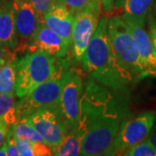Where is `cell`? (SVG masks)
Wrapping results in <instances>:
<instances>
[{
	"mask_svg": "<svg viewBox=\"0 0 156 156\" xmlns=\"http://www.w3.org/2000/svg\"><path fill=\"white\" fill-rule=\"evenodd\" d=\"M128 107L124 92L87 80L74 132L82 139L80 155H116L114 144L122 122L131 116Z\"/></svg>",
	"mask_w": 156,
	"mask_h": 156,
	"instance_id": "1",
	"label": "cell"
},
{
	"mask_svg": "<svg viewBox=\"0 0 156 156\" xmlns=\"http://www.w3.org/2000/svg\"><path fill=\"white\" fill-rule=\"evenodd\" d=\"M108 18L102 17L82 59L84 69L92 79L116 91H128L135 81L134 76L118 61L108 36Z\"/></svg>",
	"mask_w": 156,
	"mask_h": 156,
	"instance_id": "2",
	"label": "cell"
},
{
	"mask_svg": "<svg viewBox=\"0 0 156 156\" xmlns=\"http://www.w3.org/2000/svg\"><path fill=\"white\" fill-rule=\"evenodd\" d=\"M69 70L64 62H57L56 70L49 79L21 97L16 103L18 120L44 108H59L62 88Z\"/></svg>",
	"mask_w": 156,
	"mask_h": 156,
	"instance_id": "3",
	"label": "cell"
},
{
	"mask_svg": "<svg viewBox=\"0 0 156 156\" xmlns=\"http://www.w3.org/2000/svg\"><path fill=\"white\" fill-rule=\"evenodd\" d=\"M57 60L41 50H30L17 59L15 95L21 98L49 79L56 70Z\"/></svg>",
	"mask_w": 156,
	"mask_h": 156,
	"instance_id": "4",
	"label": "cell"
},
{
	"mask_svg": "<svg viewBox=\"0 0 156 156\" xmlns=\"http://www.w3.org/2000/svg\"><path fill=\"white\" fill-rule=\"evenodd\" d=\"M108 36L118 61L131 73L135 80L145 77V68L139 50L121 16H113L108 20Z\"/></svg>",
	"mask_w": 156,
	"mask_h": 156,
	"instance_id": "5",
	"label": "cell"
},
{
	"mask_svg": "<svg viewBox=\"0 0 156 156\" xmlns=\"http://www.w3.org/2000/svg\"><path fill=\"white\" fill-rule=\"evenodd\" d=\"M51 147L58 145L69 134V128L59 108H44L24 118Z\"/></svg>",
	"mask_w": 156,
	"mask_h": 156,
	"instance_id": "6",
	"label": "cell"
},
{
	"mask_svg": "<svg viewBox=\"0 0 156 156\" xmlns=\"http://www.w3.org/2000/svg\"><path fill=\"white\" fill-rule=\"evenodd\" d=\"M156 121V112L147 110L137 116L125 119L119 128L115 140V150L121 155L123 151L148 136Z\"/></svg>",
	"mask_w": 156,
	"mask_h": 156,
	"instance_id": "7",
	"label": "cell"
},
{
	"mask_svg": "<svg viewBox=\"0 0 156 156\" xmlns=\"http://www.w3.org/2000/svg\"><path fill=\"white\" fill-rule=\"evenodd\" d=\"M83 93V78L79 74L69 69L62 84L58 104L62 116L69 128V133H74L77 128L79 106Z\"/></svg>",
	"mask_w": 156,
	"mask_h": 156,
	"instance_id": "8",
	"label": "cell"
},
{
	"mask_svg": "<svg viewBox=\"0 0 156 156\" xmlns=\"http://www.w3.org/2000/svg\"><path fill=\"white\" fill-rule=\"evenodd\" d=\"M99 13L85 11L75 14L72 32L73 55L78 61H82L90 40L98 24Z\"/></svg>",
	"mask_w": 156,
	"mask_h": 156,
	"instance_id": "9",
	"label": "cell"
},
{
	"mask_svg": "<svg viewBox=\"0 0 156 156\" xmlns=\"http://www.w3.org/2000/svg\"><path fill=\"white\" fill-rule=\"evenodd\" d=\"M13 11L15 28L18 43L19 40L23 42V47L27 48L28 43L34 33L43 22L38 12L30 2L26 0H11Z\"/></svg>",
	"mask_w": 156,
	"mask_h": 156,
	"instance_id": "10",
	"label": "cell"
},
{
	"mask_svg": "<svg viewBox=\"0 0 156 156\" xmlns=\"http://www.w3.org/2000/svg\"><path fill=\"white\" fill-rule=\"evenodd\" d=\"M70 47L44 22L40 23L27 45L30 50H41L58 60L67 56Z\"/></svg>",
	"mask_w": 156,
	"mask_h": 156,
	"instance_id": "11",
	"label": "cell"
},
{
	"mask_svg": "<svg viewBox=\"0 0 156 156\" xmlns=\"http://www.w3.org/2000/svg\"><path fill=\"white\" fill-rule=\"evenodd\" d=\"M43 22L71 46L75 14L67 6L59 1L52 4L44 14Z\"/></svg>",
	"mask_w": 156,
	"mask_h": 156,
	"instance_id": "12",
	"label": "cell"
},
{
	"mask_svg": "<svg viewBox=\"0 0 156 156\" xmlns=\"http://www.w3.org/2000/svg\"><path fill=\"white\" fill-rule=\"evenodd\" d=\"M123 19L127 23L139 50L140 56L145 68V76H153V74L156 69V50L150 35L144 29L143 25L128 19Z\"/></svg>",
	"mask_w": 156,
	"mask_h": 156,
	"instance_id": "13",
	"label": "cell"
},
{
	"mask_svg": "<svg viewBox=\"0 0 156 156\" xmlns=\"http://www.w3.org/2000/svg\"><path fill=\"white\" fill-rule=\"evenodd\" d=\"M155 0H115L114 7L122 11V17L145 26Z\"/></svg>",
	"mask_w": 156,
	"mask_h": 156,
	"instance_id": "14",
	"label": "cell"
},
{
	"mask_svg": "<svg viewBox=\"0 0 156 156\" xmlns=\"http://www.w3.org/2000/svg\"><path fill=\"white\" fill-rule=\"evenodd\" d=\"M0 44L11 50H16L18 46L11 0H6L0 6Z\"/></svg>",
	"mask_w": 156,
	"mask_h": 156,
	"instance_id": "15",
	"label": "cell"
},
{
	"mask_svg": "<svg viewBox=\"0 0 156 156\" xmlns=\"http://www.w3.org/2000/svg\"><path fill=\"white\" fill-rule=\"evenodd\" d=\"M17 58L11 59L0 68V93L15 94Z\"/></svg>",
	"mask_w": 156,
	"mask_h": 156,
	"instance_id": "16",
	"label": "cell"
},
{
	"mask_svg": "<svg viewBox=\"0 0 156 156\" xmlns=\"http://www.w3.org/2000/svg\"><path fill=\"white\" fill-rule=\"evenodd\" d=\"M17 148L21 156L52 155L51 147L42 141H30L15 136Z\"/></svg>",
	"mask_w": 156,
	"mask_h": 156,
	"instance_id": "17",
	"label": "cell"
},
{
	"mask_svg": "<svg viewBox=\"0 0 156 156\" xmlns=\"http://www.w3.org/2000/svg\"><path fill=\"white\" fill-rule=\"evenodd\" d=\"M82 139L76 133H69L58 145L52 147V155L77 156L80 155Z\"/></svg>",
	"mask_w": 156,
	"mask_h": 156,
	"instance_id": "18",
	"label": "cell"
},
{
	"mask_svg": "<svg viewBox=\"0 0 156 156\" xmlns=\"http://www.w3.org/2000/svg\"><path fill=\"white\" fill-rule=\"evenodd\" d=\"M0 118L4 119L10 127L18 121L14 94L0 93Z\"/></svg>",
	"mask_w": 156,
	"mask_h": 156,
	"instance_id": "19",
	"label": "cell"
},
{
	"mask_svg": "<svg viewBox=\"0 0 156 156\" xmlns=\"http://www.w3.org/2000/svg\"><path fill=\"white\" fill-rule=\"evenodd\" d=\"M13 134L20 139L27 140L30 141L44 142L41 134L28 122L26 119H20L11 127Z\"/></svg>",
	"mask_w": 156,
	"mask_h": 156,
	"instance_id": "20",
	"label": "cell"
},
{
	"mask_svg": "<svg viewBox=\"0 0 156 156\" xmlns=\"http://www.w3.org/2000/svg\"><path fill=\"white\" fill-rule=\"evenodd\" d=\"M72 11L74 14L85 11H95L99 13L101 0H58Z\"/></svg>",
	"mask_w": 156,
	"mask_h": 156,
	"instance_id": "21",
	"label": "cell"
},
{
	"mask_svg": "<svg viewBox=\"0 0 156 156\" xmlns=\"http://www.w3.org/2000/svg\"><path fill=\"white\" fill-rule=\"evenodd\" d=\"M125 156H156V148L147 137L141 141L127 148L121 154Z\"/></svg>",
	"mask_w": 156,
	"mask_h": 156,
	"instance_id": "22",
	"label": "cell"
},
{
	"mask_svg": "<svg viewBox=\"0 0 156 156\" xmlns=\"http://www.w3.org/2000/svg\"><path fill=\"white\" fill-rule=\"evenodd\" d=\"M26 1L30 2L35 7L40 17H42V19L44 18V14L49 11V9L53 4L52 0H26Z\"/></svg>",
	"mask_w": 156,
	"mask_h": 156,
	"instance_id": "23",
	"label": "cell"
},
{
	"mask_svg": "<svg viewBox=\"0 0 156 156\" xmlns=\"http://www.w3.org/2000/svg\"><path fill=\"white\" fill-rule=\"evenodd\" d=\"M6 146H7V155L9 156H18L20 155L19 150L17 148L16 140H15V135L13 134L11 129L10 128L7 136H6Z\"/></svg>",
	"mask_w": 156,
	"mask_h": 156,
	"instance_id": "24",
	"label": "cell"
},
{
	"mask_svg": "<svg viewBox=\"0 0 156 156\" xmlns=\"http://www.w3.org/2000/svg\"><path fill=\"white\" fill-rule=\"evenodd\" d=\"M16 58L14 50L0 44V68L11 59Z\"/></svg>",
	"mask_w": 156,
	"mask_h": 156,
	"instance_id": "25",
	"label": "cell"
},
{
	"mask_svg": "<svg viewBox=\"0 0 156 156\" xmlns=\"http://www.w3.org/2000/svg\"><path fill=\"white\" fill-rule=\"evenodd\" d=\"M147 27H148V33L150 35L152 41L154 43V48L156 50V18L154 14L150 13L147 17Z\"/></svg>",
	"mask_w": 156,
	"mask_h": 156,
	"instance_id": "26",
	"label": "cell"
},
{
	"mask_svg": "<svg viewBox=\"0 0 156 156\" xmlns=\"http://www.w3.org/2000/svg\"><path fill=\"white\" fill-rule=\"evenodd\" d=\"M11 127L6 123V122L0 118V147L3 145L4 141L5 140L6 136H7V134L9 132Z\"/></svg>",
	"mask_w": 156,
	"mask_h": 156,
	"instance_id": "27",
	"label": "cell"
},
{
	"mask_svg": "<svg viewBox=\"0 0 156 156\" xmlns=\"http://www.w3.org/2000/svg\"><path fill=\"white\" fill-rule=\"evenodd\" d=\"M114 2L115 0H101V4L104 11L109 12L114 8Z\"/></svg>",
	"mask_w": 156,
	"mask_h": 156,
	"instance_id": "28",
	"label": "cell"
},
{
	"mask_svg": "<svg viewBox=\"0 0 156 156\" xmlns=\"http://www.w3.org/2000/svg\"><path fill=\"white\" fill-rule=\"evenodd\" d=\"M147 137H148V139L150 140V141L153 143V145L154 146V147L156 148V121Z\"/></svg>",
	"mask_w": 156,
	"mask_h": 156,
	"instance_id": "29",
	"label": "cell"
},
{
	"mask_svg": "<svg viewBox=\"0 0 156 156\" xmlns=\"http://www.w3.org/2000/svg\"><path fill=\"white\" fill-rule=\"evenodd\" d=\"M7 155V146H6V141L5 140L3 145L0 147V156Z\"/></svg>",
	"mask_w": 156,
	"mask_h": 156,
	"instance_id": "30",
	"label": "cell"
},
{
	"mask_svg": "<svg viewBox=\"0 0 156 156\" xmlns=\"http://www.w3.org/2000/svg\"><path fill=\"white\" fill-rule=\"evenodd\" d=\"M154 15V17H155L156 18V3L155 5H154V13H153Z\"/></svg>",
	"mask_w": 156,
	"mask_h": 156,
	"instance_id": "31",
	"label": "cell"
},
{
	"mask_svg": "<svg viewBox=\"0 0 156 156\" xmlns=\"http://www.w3.org/2000/svg\"><path fill=\"white\" fill-rule=\"evenodd\" d=\"M6 0H0V6L2 5H3V4H4V3H5V2Z\"/></svg>",
	"mask_w": 156,
	"mask_h": 156,
	"instance_id": "32",
	"label": "cell"
},
{
	"mask_svg": "<svg viewBox=\"0 0 156 156\" xmlns=\"http://www.w3.org/2000/svg\"><path fill=\"white\" fill-rule=\"evenodd\" d=\"M153 76H156V69L154 70V74H153Z\"/></svg>",
	"mask_w": 156,
	"mask_h": 156,
	"instance_id": "33",
	"label": "cell"
},
{
	"mask_svg": "<svg viewBox=\"0 0 156 156\" xmlns=\"http://www.w3.org/2000/svg\"><path fill=\"white\" fill-rule=\"evenodd\" d=\"M52 2H53V4H54V3H56V2H58V0H52Z\"/></svg>",
	"mask_w": 156,
	"mask_h": 156,
	"instance_id": "34",
	"label": "cell"
}]
</instances>
